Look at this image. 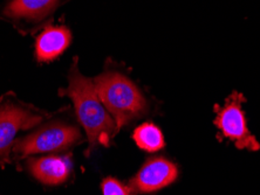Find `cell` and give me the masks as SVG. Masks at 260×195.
<instances>
[{
    "instance_id": "obj_1",
    "label": "cell",
    "mask_w": 260,
    "mask_h": 195,
    "mask_svg": "<svg viewBox=\"0 0 260 195\" xmlns=\"http://www.w3.org/2000/svg\"><path fill=\"white\" fill-rule=\"evenodd\" d=\"M59 94L70 97L74 104L76 118L89 143L87 153L99 145L108 146L118 132L116 122L99 97L93 80L80 72L78 57H74L70 68L67 88H61Z\"/></svg>"
},
{
    "instance_id": "obj_2",
    "label": "cell",
    "mask_w": 260,
    "mask_h": 195,
    "mask_svg": "<svg viewBox=\"0 0 260 195\" xmlns=\"http://www.w3.org/2000/svg\"><path fill=\"white\" fill-rule=\"evenodd\" d=\"M93 82L99 97L116 122L118 131L150 111V104L142 90L124 72L106 68Z\"/></svg>"
},
{
    "instance_id": "obj_3",
    "label": "cell",
    "mask_w": 260,
    "mask_h": 195,
    "mask_svg": "<svg viewBox=\"0 0 260 195\" xmlns=\"http://www.w3.org/2000/svg\"><path fill=\"white\" fill-rule=\"evenodd\" d=\"M48 113L22 102L14 93L0 97V166L10 163L18 133L40 125Z\"/></svg>"
},
{
    "instance_id": "obj_4",
    "label": "cell",
    "mask_w": 260,
    "mask_h": 195,
    "mask_svg": "<svg viewBox=\"0 0 260 195\" xmlns=\"http://www.w3.org/2000/svg\"><path fill=\"white\" fill-rule=\"evenodd\" d=\"M80 140L81 132L78 126L59 120L51 121L15 141L12 155L15 159H24L33 154L58 153L74 146Z\"/></svg>"
},
{
    "instance_id": "obj_5",
    "label": "cell",
    "mask_w": 260,
    "mask_h": 195,
    "mask_svg": "<svg viewBox=\"0 0 260 195\" xmlns=\"http://www.w3.org/2000/svg\"><path fill=\"white\" fill-rule=\"evenodd\" d=\"M244 102H246L245 96L238 91H233L225 99L223 105H215L213 110L216 118L213 124L220 130L225 138L230 139L240 150L259 151V141L247 128L245 112L243 110Z\"/></svg>"
},
{
    "instance_id": "obj_6",
    "label": "cell",
    "mask_w": 260,
    "mask_h": 195,
    "mask_svg": "<svg viewBox=\"0 0 260 195\" xmlns=\"http://www.w3.org/2000/svg\"><path fill=\"white\" fill-rule=\"evenodd\" d=\"M66 0H9L0 10V18L12 24L21 34L44 28L53 13Z\"/></svg>"
},
{
    "instance_id": "obj_7",
    "label": "cell",
    "mask_w": 260,
    "mask_h": 195,
    "mask_svg": "<svg viewBox=\"0 0 260 195\" xmlns=\"http://www.w3.org/2000/svg\"><path fill=\"white\" fill-rule=\"evenodd\" d=\"M178 177L174 163L163 157L150 158L129 181L134 193H154L173 183Z\"/></svg>"
},
{
    "instance_id": "obj_8",
    "label": "cell",
    "mask_w": 260,
    "mask_h": 195,
    "mask_svg": "<svg viewBox=\"0 0 260 195\" xmlns=\"http://www.w3.org/2000/svg\"><path fill=\"white\" fill-rule=\"evenodd\" d=\"M72 39V32L67 26L46 25L36 39V60L38 62H51L58 59L70 47Z\"/></svg>"
},
{
    "instance_id": "obj_9",
    "label": "cell",
    "mask_w": 260,
    "mask_h": 195,
    "mask_svg": "<svg viewBox=\"0 0 260 195\" xmlns=\"http://www.w3.org/2000/svg\"><path fill=\"white\" fill-rule=\"evenodd\" d=\"M27 167L37 180L45 185L56 186L70 178L73 163L71 155H46L28 159Z\"/></svg>"
},
{
    "instance_id": "obj_10",
    "label": "cell",
    "mask_w": 260,
    "mask_h": 195,
    "mask_svg": "<svg viewBox=\"0 0 260 195\" xmlns=\"http://www.w3.org/2000/svg\"><path fill=\"white\" fill-rule=\"evenodd\" d=\"M133 138L137 146L147 152H157L164 147L163 133L158 126L152 123H144L137 126Z\"/></svg>"
},
{
    "instance_id": "obj_11",
    "label": "cell",
    "mask_w": 260,
    "mask_h": 195,
    "mask_svg": "<svg viewBox=\"0 0 260 195\" xmlns=\"http://www.w3.org/2000/svg\"><path fill=\"white\" fill-rule=\"evenodd\" d=\"M103 195H134V190L129 186L118 181L115 178H106L101 185Z\"/></svg>"
}]
</instances>
